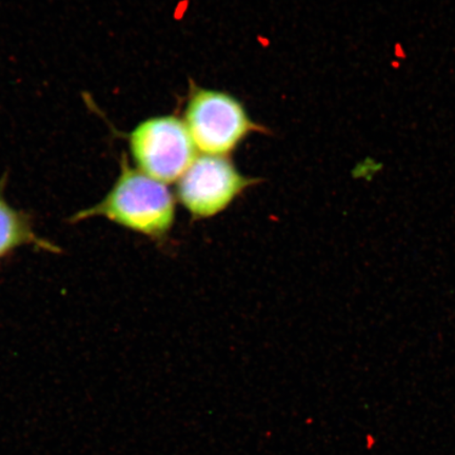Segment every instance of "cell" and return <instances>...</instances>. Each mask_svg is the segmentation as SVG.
<instances>
[{
	"instance_id": "cell-1",
	"label": "cell",
	"mask_w": 455,
	"mask_h": 455,
	"mask_svg": "<svg viewBox=\"0 0 455 455\" xmlns=\"http://www.w3.org/2000/svg\"><path fill=\"white\" fill-rule=\"evenodd\" d=\"M98 216L140 235L161 238L174 224L175 198L166 184L131 166L124 156L121 173L110 192L100 203L71 220L76 223Z\"/></svg>"
},
{
	"instance_id": "cell-2",
	"label": "cell",
	"mask_w": 455,
	"mask_h": 455,
	"mask_svg": "<svg viewBox=\"0 0 455 455\" xmlns=\"http://www.w3.org/2000/svg\"><path fill=\"white\" fill-rule=\"evenodd\" d=\"M183 121L196 149L207 156H228L249 135L264 130L235 96L195 84L188 96Z\"/></svg>"
},
{
	"instance_id": "cell-3",
	"label": "cell",
	"mask_w": 455,
	"mask_h": 455,
	"mask_svg": "<svg viewBox=\"0 0 455 455\" xmlns=\"http://www.w3.org/2000/svg\"><path fill=\"white\" fill-rule=\"evenodd\" d=\"M127 140L135 168L163 184L178 181L197 157L184 121L174 116L142 121Z\"/></svg>"
},
{
	"instance_id": "cell-4",
	"label": "cell",
	"mask_w": 455,
	"mask_h": 455,
	"mask_svg": "<svg viewBox=\"0 0 455 455\" xmlns=\"http://www.w3.org/2000/svg\"><path fill=\"white\" fill-rule=\"evenodd\" d=\"M258 181L243 175L228 156L203 155L178 180L176 197L193 218L208 219Z\"/></svg>"
},
{
	"instance_id": "cell-5",
	"label": "cell",
	"mask_w": 455,
	"mask_h": 455,
	"mask_svg": "<svg viewBox=\"0 0 455 455\" xmlns=\"http://www.w3.org/2000/svg\"><path fill=\"white\" fill-rule=\"evenodd\" d=\"M27 244H33L48 251H59L54 244L37 236L32 221L26 213L10 206L0 196V259Z\"/></svg>"
},
{
	"instance_id": "cell-6",
	"label": "cell",
	"mask_w": 455,
	"mask_h": 455,
	"mask_svg": "<svg viewBox=\"0 0 455 455\" xmlns=\"http://www.w3.org/2000/svg\"><path fill=\"white\" fill-rule=\"evenodd\" d=\"M384 170V163L372 156H367L355 164L351 170L352 179L371 183Z\"/></svg>"
}]
</instances>
